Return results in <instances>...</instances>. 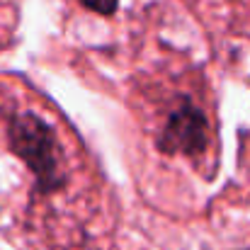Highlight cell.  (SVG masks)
Masks as SVG:
<instances>
[{"mask_svg":"<svg viewBox=\"0 0 250 250\" xmlns=\"http://www.w3.org/2000/svg\"><path fill=\"white\" fill-rule=\"evenodd\" d=\"M10 144L12 151L27 163L34 172L42 189H59L61 187V170H59V146L51 129L37 114H17L10 122Z\"/></svg>","mask_w":250,"mask_h":250,"instance_id":"6da1fadb","label":"cell"},{"mask_svg":"<svg viewBox=\"0 0 250 250\" xmlns=\"http://www.w3.org/2000/svg\"><path fill=\"white\" fill-rule=\"evenodd\" d=\"M158 146L163 153L170 156L172 153L199 156L207 146V119L202 109H197L189 102H182L177 109H172L158 139Z\"/></svg>","mask_w":250,"mask_h":250,"instance_id":"7a4b0ae2","label":"cell"},{"mask_svg":"<svg viewBox=\"0 0 250 250\" xmlns=\"http://www.w3.org/2000/svg\"><path fill=\"white\" fill-rule=\"evenodd\" d=\"M85 7H90L92 12H100V15H112L117 10V0H81Z\"/></svg>","mask_w":250,"mask_h":250,"instance_id":"3957f363","label":"cell"}]
</instances>
